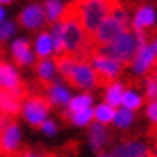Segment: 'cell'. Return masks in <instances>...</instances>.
Listing matches in <instances>:
<instances>
[{
    "label": "cell",
    "instance_id": "cell-27",
    "mask_svg": "<svg viewBox=\"0 0 157 157\" xmlns=\"http://www.w3.org/2000/svg\"><path fill=\"white\" fill-rule=\"evenodd\" d=\"M12 122H16V119L11 117V115H7V113L0 112V138H2V135L6 133V129L9 128Z\"/></svg>",
    "mask_w": 157,
    "mask_h": 157
},
{
    "label": "cell",
    "instance_id": "cell-34",
    "mask_svg": "<svg viewBox=\"0 0 157 157\" xmlns=\"http://www.w3.org/2000/svg\"><path fill=\"white\" fill-rule=\"evenodd\" d=\"M154 51H155V54H157V39H155V42H154Z\"/></svg>",
    "mask_w": 157,
    "mask_h": 157
},
{
    "label": "cell",
    "instance_id": "cell-32",
    "mask_svg": "<svg viewBox=\"0 0 157 157\" xmlns=\"http://www.w3.org/2000/svg\"><path fill=\"white\" fill-rule=\"evenodd\" d=\"M2 21H4V9L0 7V25H2Z\"/></svg>",
    "mask_w": 157,
    "mask_h": 157
},
{
    "label": "cell",
    "instance_id": "cell-17",
    "mask_svg": "<svg viewBox=\"0 0 157 157\" xmlns=\"http://www.w3.org/2000/svg\"><path fill=\"white\" fill-rule=\"evenodd\" d=\"M35 52L39 59H47V56H51L52 52V40H51L49 32H42L35 40Z\"/></svg>",
    "mask_w": 157,
    "mask_h": 157
},
{
    "label": "cell",
    "instance_id": "cell-25",
    "mask_svg": "<svg viewBox=\"0 0 157 157\" xmlns=\"http://www.w3.org/2000/svg\"><path fill=\"white\" fill-rule=\"evenodd\" d=\"M145 94L150 101H155L157 100V80L155 78L148 77L145 80Z\"/></svg>",
    "mask_w": 157,
    "mask_h": 157
},
{
    "label": "cell",
    "instance_id": "cell-24",
    "mask_svg": "<svg viewBox=\"0 0 157 157\" xmlns=\"http://www.w3.org/2000/svg\"><path fill=\"white\" fill-rule=\"evenodd\" d=\"M135 121V113L131 112V110H126V108H121L119 112H115V119H113V122L117 128H128L131 126V122Z\"/></svg>",
    "mask_w": 157,
    "mask_h": 157
},
{
    "label": "cell",
    "instance_id": "cell-7",
    "mask_svg": "<svg viewBox=\"0 0 157 157\" xmlns=\"http://www.w3.org/2000/svg\"><path fill=\"white\" fill-rule=\"evenodd\" d=\"M155 51L154 45H141L138 52H136L135 59H133V70L138 75H145L147 72L150 73V70L155 67Z\"/></svg>",
    "mask_w": 157,
    "mask_h": 157
},
{
    "label": "cell",
    "instance_id": "cell-26",
    "mask_svg": "<svg viewBox=\"0 0 157 157\" xmlns=\"http://www.w3.org/2000/svg\"><path fill=\"white\" fill-rule=\"evenodd\" d=\"M12 33H14V23L7 21L0 25V42H6Z\"/></svg>",
    "mask_w": 157,
    "mask_h": 157
},
{
    "label": "cell",
    "instance_id": "cell-33",
    "mask_svg": "<svg viewBox=\"0 0 157 157\" xmlns=\"http://www.w3.org/2000/svg\"><path fill=\"white\" fill-rule=\"evenodd\" d=\"M12 0H0V4H11Z\"/></svg>",
    "mask_w": 157,
    "mask_h": 157
},
{
    "label": "cell",
    "instance_id": "cell-28",
    "mask_svg": "<svg viewBox=\"0 0 157 157\" xmlns=\"http://www.w3.org/2000/svg\"><path fill=\"white\" fill-rule=\"evenodd\" d=\"M147 117L152 121L154 128H157V100L148 103V107H147Z\"/></svg>",
    "mask_w": 157,
    "mask_h": 157
},
{
    "label": "cell",
    "instance_id": "cell-18",
    "mask_svg": "<svg viewBox=\"0 0 157 157\" xmlns=\"http://www.w3.org/2000/svg\"><path fill=\"white\" fill-rule=\"evenodd\" d=\"M122 94H124V86L121 82H113L107 87L105 91V101H107V105L110 107H119L121 103H122Z\"/></svg>",
    "mask_w": 157,
    "mask_h": 157
},
{
    "label": "cell",
    "instance_id": "cell-1",
    "mask_svg": "<svg viewBox=\"0 0 157 157\" xmlns=\"http://www.w3.org/2000/svg\"><path fill=\"white\" fill-rule=\"evenodd\" d=\"M82 21L86 33L93 35L100 25L122 4L119 0H72L70 2Z\"/></svg>",
    "mask_w": 157,
    "mask_h": 157
},
{
    "label": "cell",
    "instance_id": "cell-30",
    "mask_svg": "<svg viewBox=\"0 0 157 157\" xmlns=\"http://www.w3.org/2000/svg\"><path fill=\"white\" fill-rule=\"evenodd\" d=\"M40 129H42V131H44L45 135H56V124L52 122V121H45L44 124H42V126H40Z\"/></svg>",
    "mask_w": 157,
    "mask_h": 157
},
{
    "label": "cell",
    "instance_id": "cell-6",
    "mask_svg": "<svg viewBox=\"0 0 157 157\" xmlns=\"http://www.w3.org/2000/svg\"><path fill=\"white\" fill-rule=\"evenodd\" d=\"M65 80H67V84L70 87L84 89V91H89L94 86H98L96 73L91 67V63L87 61H77V65L72 68V72L65 77Z\"/></svg>",
    "mask_w": 157,
    "mask_h": 157
},
{
    "label": "cell",
    "instance_id": "cell-15",
    "mask_svg": "<svg viewBox=\"0 0 157 157\" xmlns=\"http://www.w3.org/2000/svg\"><path fill=\"white\" fill-rule=\"evenodd\" d=\"M12 56H14L17 65H21V67L32 63V59H33V54L30 51V44L26 40H16L12 44Z\"/></svg>",
    "mask_w": 157,
    "mask_h": 157
},
{
    "label": "cell",
    "instance_id": "cell-19",
    "mask_svg": "<svg viewBox=\"0 0 157 157\" xmlns=\"http://www.w3.org/2000/svg\"><path fill=\"white\" fill-rule=\"evenodd\" d=\"M63 4L61 2H58V0H47L44 6V12H45V19L49 21V25L52 23H56L63 14Z\"/></svg>",
    "mask_w": 157,
    "mask_h": 157
},
{
    "label": "cell",
    "instance_id": "cell-8",
    "mask_svg": "<svg viewBox=\"0 0 157 157\" xmlns=\"http://www.w3.org/2000/svg\"><path fill=\"white\" fill-rule=\"evenodd\" d=\"M148 147L140 140H129L115 147L110 157H148Z\"/></svg>",
    "mask_w": 157,
    "mask_h": 157
},
{
    "label": "cell",
    "instance_id": "cell-21",
    "mask_svg": "<svg viewBox=\"0 0 157 157\" xmlns=\"http://www.w3.org/2000/svg\"><path fill=\"white\" fill-rule=\"evenodd\" d=\"M91 103H93V98H91L87 93H84V94H78V96H75V98L70 100V103H68V110H70L72 113L80 112V110L91 108Z\"/></svg>",
    "mask_w": 157,
    "mask_h": 157
},
{
    "label": "cell",
    "instance_id": "cell-2",
    "mask_svg": "<svg viewBox=\"0 0 157 157\" xmlns=\"http://www.w3.org/2000/svg\"><path fill=\"white\" fill-rule=\"evenodd\" d=\"M59 21L63 25V40H65L67 54L75 56L77 59H80L89 35L86 33L84 26H82V21L78 17V12L75 11V7L72 4H67L65 6Z\"/></svg>",
    "mask_w": 157,
    "mask_h": 157
},
{
    "label": "cell",
    "instance_id": "cell-11",
    "mask_svg": "<svg viewBox=\"0 0 157 157\" xmlns=\"http://www.w3.org/2000/svg\"><path fill=\"white\" fill-rule=\"evenodd\" d=\"M17 148H19V129L16 122H12L0 138V155H11Z\"/></svg>",
    "mask_w": 157,
    "mask_h": 157
},
{
    "label": "cell",
    "instance_id": "cell-31",
    "mask_svg": "<svg viewBox=\"0 0 157 157\" xmlns=\"http://www.w3.org/2000/svg\"><path fill=\"white\" fill-rule=\"evenodd\" d=\"M152 73H154L152 78H155V80H157V63H155V67H154V72H152Z\"/></svg>",
    "mask_w": 157,
    "mask_h": 157
},
{
    "label": "cell",
    "instance_id": "cell-12",
    "mask_svg": "<svg viewBox=\"0 0 157 157\" xmlns=\"http://www.w3.org/2000/svg\"><path fill=\"white\" fill-rule=\"evenodd\" d=\"M54 63L51 59H39L35 65V72H37V82L42 89H49L54 84Z\"/></svg>",
    "mask_w": 157,
    "mask_h": 157
},
{
    "label": "cell",
    "instance_id": "cell-13",
    "mask_svg": "<svg viewBox=\"0 0 157 157\" xmlns=\"http://www.w3.org/2000/svg\"><path fill=\"white\" fill-rule=\"evenodd\" d=\"M23 110V100L12 93H2L0 94V112L7 113L16 119L17 113Z\"/></svg>",
    "mask_w": 157,
    "mask_h": 157
},
{
    "label": "cell",
    "instance_id": "cell-4",
    "mask_svg": "<svg viewBox=\"0 0 157 157\" xmlns=\"http://www.w3.org/2000/svg\"><path fill=\"white\" fill-rule=\"evenodd\" d=\"M51 108H52L51 103L42 94H30L23 101V115L26 119V122L39 129L47 121V113H49Z\"/></svg>",
    "mask_w": 157,
    "mask_h": 157
},
{
    "label": "cell",
    "instance_id": "cell-35",
    "mask_svg": "<svg viewBox=\"0 0 157 157\" xmlns=\"http://www.w3.org/2000/svg\"><path fill=\"white\" fill-rule=\"evenodd\" d=\"M148 157H157V155L154 154V152H150V154H148Z\"/></svg>",
    "mask_w": 157,
    "mask_h": 157
},
{
    "label": "cell",
    "instance_id": "cell-16",
    "mask_svg": "<svg viewBox=\"0 0 157 157\" xmlns=\"http://www.w3.org/2000/svg\"><path fill=\"white\" fill-rule=\"evenodd\" d=\"M89 140H91V147L94 148L98 154H101V147L107 143L108 140V133L107 129L103 128L101 124H91L89 126Z\"/></svg>",
    "mask_w": 157,
    "mask_h": 157
},
{
    "label": "cell",
    "instance_id": "cell-36",
    "mask_svg": "<svg viewBox=\"0 0 157 157\" xmlns=\"http://www.w3.org/2000/svg\"><path fill=\"white\" fill-rule=\"evenodd\" d=\"M100 157H108V155H105V154H103V152H101V154H100Z\"/></svg>",
    "mask_w": 157,
    "mask_h": 157
},
{
    "label": "cell",
    "instance_id": "cell-14",
    "mask_svg": "<svg viewBox=\"0 0 157 157\" xmlns=\"http://www.w3.org/2000/svg\"><path fill=\"white\" fill-rule=\"evenodd\" d=\"M47 101L51 103V107H63V105H68L70 103V94H68V91L63 87V86H59L58 82H54V84L51 86L49 89H47Z\"/></svg>",
    "mask_w": 157,
    "mask_h": 157
},
{
    "label": "cell",
    "instance_id": "cell-29",
    "mask_svg": "<svg viewBox=\"0 0 157 157\" xmlns=\"http://www.w3.org/2000/svg\"><path fill=\"white\" fill-rule=\"evenodd\" d=\"M21 157H58V155H56V154H51V152L37 154V152H32L30 148H23V150H21Z\"/></svg>",
    "mask_w": 157,
    "mask_h": 157
},
{
    "label": "cell",
    "instance_id": "cell-37",
    "mask_svg": "<svg viewBox=\"0 0 157 157\" xmlns=\"http://www.w3.org/2000/svg\"><path fill=\"white\" fill-rule=\"evenodd\" d=\"M0 94H2V93H0Z\"/></svg>",
    "mask_w": 157,
    "mask_h": 157
},
{
    "label": "cell",
    "instance_id": "cell-5",
    "mask_svg": "<svg viewBox=\"0 0 157 157\" xmlns=\"http://www.w3.org/2000/svg\"><path fill=\"white\" fill-rule=\"evenodd\" d=\"M91 67L96 73V80L100 87H108L110 84H113V80L119 77V73L122 70V67L117 61H113L112 58L105 56V54H96L91 59Z\"/></svg>",
    "mask_w": 157,
    "mask_h": 157
},
{
    "label": "cell",
    "instance_id": "cell-22",
    "mask_svg": "<svg viewBox=\"0 0 157 157\" xmlns=\"http://www.w3.org/2000/svg\"><path fill=\"white\" fill-rule=\"evenodd\" d=\"M141 103H143V98L140 94H136L135 91H124L122 94V107L126 110H131V112H135L138 108L141 107Z\"/></svg>",
    "mask_w": 157,
    "mask_h": 157
},
{
    "label": "cell",
    "instance_id": "cell-10",
    "mask_svg": "<svg viewBox=\"0 0 157 157\" xmlns=\"http://www.w3.org/2000/svg\"><path fill=\"white\" fill-rule=\"evenodd\" d=\"M21 78L9 63L0 61V93H14L21 86Z\"/></svg>",
    "mask_w": 157,
    "mask_h": 157
},
{
    "label": "cell",
    "instance_id": "cell-20",
    "mask_svg": "<svg viewBox=\"0 0 157 157\" xmlns=\"http://www.w3.org/2000/svg\"><path fill=\"white\" fill-rule=\"evenodd\" d=\"M94 119L98 121V124H108L112 122L113 119H115V108L107 105V103H101L98 107L94 108Z\"/></svg>",
    "mask_w": 157,
    "mask_h": 157
},
{
    "label": "cell",
    "instance_id": "cell-23",
    "mask_svg": "<svg viewBox=\"0 0 157 157\" xmlns=\"http://www.w3.org/2000/svg\"><path fill=\"white\" fill-rule=\"evenodd\" d=\"M93 117H94V110L93 108H86V110L72 113V122L75 126H89Z\"/></svg>",
    "mask_w": 157,
    "mask_h": 157
},
{
    "label": "cell",
    "instance_id": "cell-3",
    "mask_svg": "<svg viewBox=\"0 0 157 157\" xmlns=\"http://www.w3.org/2000/svg\"><path fill=\"white\" fill-rule=\"evenodd\" d=\"M138 49H140L138 37H136V33L133 30L128 28L117 40H113L108 47H103L100 52L108 58H112L113 61H117L121 67H124V65L133 63Z\"/></svg>",
    "mask_w": 157,
    "mask_h": 157
},
{
    "label": "cell",
    "instance_id": "cell-9",
    "mask_svg": "<svg viewBox=\"0 0 157 157\" xmlns=\"http://www.w3.org/2000/svg\"><path fill=\"white\" fill-rule=\"evenodd\" d=\"M45 23V12L44 9L37 4L26 7L25 11L19 14V25L25 26L28 30H37V28H42Z\"/></svg>",
    "mask_w": 157,
    "mask_h": 157
}]
</instances>
